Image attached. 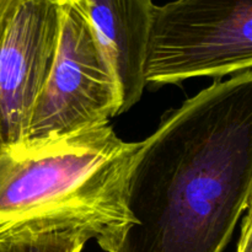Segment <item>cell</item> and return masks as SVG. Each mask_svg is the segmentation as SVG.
I'll return each mask as SVG.
<instances>
[{"label":"cell","mask_w":252,"mask_h":252,"mask_svg":"<svg viewBox=\"0 0 252 252\" xmlns=\"http://www.w3.org/2000/svg\"><path fill=\"white\" fill-rule=\"evenodd\" d=\"M252 199V70L167 111L127 182L134 223L112 252H224Z\"/></svg>","instance_id":"obj_1"},{"label":"cell","mask_w":252,"mask_h":252,"mask_svg":"<svg viewBox=\"0 0 252 252\" xmlns=\"http://www.w3.org/2000/svg\"><path fill=\"white\" fill-rule=\"evenodd\" d=\"M138 148L110 125L0 148V243L80 230L112 252L134 223L127 182Z\"/></svg>","instance_id":"obj_2"},{"label":"cell","mask_w":252,"mask_h":252,"mask_svg":"<svg viewBox=\"0 0 252 252\" xmlns=\"http://www.w3.org/2000/svg\"><path fill=\"white\" fill-rule=\"evenodd\" d=\"M252 68V0H174L155 7L145 83L180 84Z\"/></svg>","instance_id":"obj_3"},{"label":"cell","mask_w":252,"mask_h":252,"mask_svg":"<svg viewBox=\"0 0 252 252\" xmlns=\"http://www.w3.org/2000/svg\"><path fill=\"white\" fill-rule=\"evenodd\" d=\"M118 96L110 66L79 0H59L53 64L34 103L26 140H44L108 125Z\"/></svg>","instance_id":"obj_4"},{"label":"cell","mask_w":252,"mask_h":252,"mask_svg":"<svg viewBox=\"0 0 252 252\" xmlns=\"http://www.w3.org/2000/svg\"><path fill=\"white\" fill-rule=\"evenodd\" d=\"M58 34L59 0H22L0 42V148L26 142Z\"/></svg>","instance_id":"obj_5"},{"label":"cell","mask_w":252,"mask_h":252,"mask_svg":"<svg viewBox=\"0 0 252 252\" xmlns=\"http://www.w3.org/2000/svg\"><path fill=\"white\" fill-rule=\"evenodd\" d=\"M117 88V116L142 98L157 5L153 0H79Z\"/></svg>","instance_id":"obj_6"},{"label":"cell","mask_w":252,"mask_h":252,"mask_svg":"<svg viewBox=\"0 0 252 252\" xmlns=\"http://www.w3.org/2000/svg\"><path fill=\"white\" fill-rule=\"evenodd\" d=\"M89 240L91 236L80 230L39 234L2 241L0 252H81Z\"/></svg>","instance_id":"obj_7"},{"label":"cell","mask_w":252,"mask_h":252,"mask_svg":"<svg viewBox=\"0 0 252 252\" xmlns=\"http://www.w3.org/2000/svg\"><path fill=\"white\" fill-rule=\"evenodd\" d=\"M236 252H252V217L251 208L248 209V213L243 219L240 238L238 241Z\"/></svg>","instance_id":"obj_8"},{"label":"cell","mask_w":252,"mask_h":252,"mask_svg":"<svg viewBox=\"0 0 252 252\" xmlns=\"http://www.w3.org/2000/svg\"><path fill=\"white\" fill-rule=\"evenodd\" d=\"M22 0H0V42L6 31L12 15Z\"/></svg>","instance_id":"obj_9"}]
</instances>
